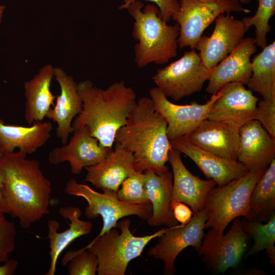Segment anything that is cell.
Listing matches in <instances>:
<instances>
[{
  "label": "cell",
  "mask_w": 275,
  "mask_h": 275,
  "mask_svg": "<svg viewBox=\"0 0 275 275\" xmlns=\"http://www.w3.org/2000/svg\"><path fill=\"white\" fill-rule=\"evenodd\" d=\"M170 207L175 218L181 224L185 225L192 217L193 211L186 204L182 202L175 200L171 201Z\"/></svg>",
  "instance_id": "36"
},
{
  "label": "cell",
  "mask_w": 275,
  "mask_h": 275,
  "mask_svg": "<svg viewBox=\"0 0 275 275\" xmlns=\"http://www.w3.org/2000/svg\"><path fill=\"white\" fill-rule=\"evenodd\" d=\"M167 128V121L150 97H142L126 124L118 130L115 142L132 154L136 171L159 175L169 171L166 163L172 147Z\"/></svg>",
  "instance_id": "3"
},
{
  "label": "cell",
  "mask_w": 275,
  "mask_h": 275,
  "mask_svg": "<svg viewBox=\"0 0 275 275\" xmlns=\"http://www.w3.org/2000/svg\"><path fill=\"white\" fill-rule=\"evenodd\" d=\"M256 50L255 38L243 39L232 52L210 70L206 92L212 95L225 85L232 82L246 85L252 75L251 57Z\"/></svg>",
  "instance_id": "20"
},
{
  "label": "cell",
  "mask_w": 275,
  "mask_h": 275,
  "mask_svg": "<svg viewBox=\"0 0 275 275\" xmlns=\"http://www.w3.org/2000/svg\"><path fill=\"white\" fill-rule=\"evenodd\" d=\"M10 213V211L4 193L3 179L0 173V214Z\"/></svg>",
  "instance_id": "38"
},
{
  "label": "cell",
  "mask_w": 275,
  "mask_h": 275,
  "mask_svg": "<svg viewBox=\"0 0 275 275\" xmlns=\"http://www.w3.org/2000/svg\"><path fill=\"white\" fill-rule=\"evenodd\" d=\"M263 99L275 101V42L263 49L252 61V75L246 84Z\"/></svg>",
  "instance_id": "27"
},
{
  "label": "cell",
  "mask_w": 275,
  "mask_h": 275,
  "mask_svg": "<svg viewBox=\"0 0 275 275\" xmlns=\"http://www.w3.org/2000/svg\"><path fill=\"white\" fill-rule=\"evenodd\" d=\"M122 201L135 204H151L145 188V176L143 172L136 171L122 183L117 193Z\"/></svg>",
  "instance_id": "32"
},
{
  "label": "cell",
  "mask_w": 275,
  "mask_h": 275,
  "mask_svg": "<svg viewBox=\"0 0 275 275\" xmlns=\"http://www.w3.org/2000/svg\"><path fill=\"white\" fill-rule=\"evenodd\" d=\"M198 250L200 256L215 272L224 273L239 264L246 246L243 223L236 218L229 231L219 238L209 229Z\"/></svg>",
  "instance_id": "12"
},
{
  "label": "cell",
  "mask_w": 275,
  "mask_h": 275,
  "mask_svg": "<svg viewBox=\"0 0 275 275\" xmlns=\"http://www.w3.org/2000/svg\"><path fill=\"white\" fill-rule=\"evenodd\" d=\"M54 67L50 64L42 67L33 77L23 84L25 96L24 117L30 125L42 121L53 105L56 97L50 90Z\"/></svg>",
  "instance_id": "24"
},
{
  "label": "cell",
  "mask_w": 275,
  "mask_h": 275,
  "mask_svg": "<svg viewBox=\"0 0 275 275\" xmlns=\"http://www.w3.org/2000/svg\"><path fill=\"white\" fill-rule=\"evenodd\" d=\"M3 153V152L2 149H1V147H0V157H1V155H2Z\"/></svg>",
  "instance_id": "41"
},
{
  "label": "cell",
  "mask_w": 275,
  "mask_h": 275,
  "mask_svg": "<svg viewBox=\"0 0 275 275\" xmlns=\"http://www.w3.org/2000/svg\"><path fill=\"white\" fill-rule=\"evenodd\" d=\"M50 122L40 121L28 127L5 124L0 119V147L3 152L19 151L31 154L44 145L50 137Z\"/></svg>",
  "instance_id": "25"
},
{
  "label": "cell",
  "mask_w": 275,
  "mask_h": 275,
  "mask_svg": "<svg viewBox=\"0 0 275 275\" xmlns=\"http://www.w3.org/2000/svg\"><path fill=\"white\" fill-rule=\"evenodd\" d=\"M214 21L211 35H202L195 47L203 64L210 70L238 46L248 31L242 20L229 13L221 14Z\"/></svg>",
  "instance_id": "13"
},
{
  "label": "cell",
  "mask_w": 275,
  "mask_h": 275,
  "mask_svg": "<svg viewBox=\"0 0 275 275\" xmlns=\"http://www.w3.org/2000/svg\"><path fill=\"white\" fill-rule=\"evenodd\" d=\"M245 232L251 234L254 244L246 254V257L265 250L270 263L275 265V214L273 213L265 224L256 220L243 223Z\"/></svg>",
  "instance_id": "29"
},
{
  "label": "cell",
  "mask_w": 275,
  "mask_h": 275,
  "mask_svg": "<svg viewBox=\"0 0 275 275\" xmlns=\"http://www.w3.org/2000/svg\"><path fill=\"white\" fill-rule=\"evenodd\" d=\"M5 8H6L5 6L0 5V26L2 22V19H3V14H4V12Z\"/></svg>",
  "instance_id": "39"
},
{
  "label": "cell",
  "mask_w": 275,
  "mask_h": 275,
  "mask_svg": "<svg viewBox=\"0 0 275 275\" xmlns=\"http://www.w3.org/2000/svg\"><path fill=\"white\" fill-rule=\"evenodd\" d=\"M54 77L60 88L56 103L48 112L46 118L57 124L56 134L63 144L68 142L70 134L73 132L72 122L82 109V102L77 90V83L73 77L62 68L54 67Z\"/></svg>",
  "instance_id": "18"
},
{
  "label": "cell",
  "mask_w": 275,
  "mask_h": 275,
  "mask_svg": "<svg viewBox=\"0 0 275 275\" xmlns=\"http://www.w3.org/2000/svg\"><path fill=\"white\" fill-rule=\"evenodd\" d=\"M77 90L82 109L73 121L74 130L86 126L100 146L113 148L118 130L136 105L134 90L122 81L104 89L88 79L78 83Z\"/></svg>",
  "instance_id": "2"
},
{
  "label": "cell",
  "mask_w": 275,
  "mask_h": 275,
  "mask_svg": "<svg viewBox=\"0 0 275 275\" xmlns=\"http://www.w3.org/2000/svg\"><path fill=\"white\" fill-rule=\"evenodd\" d=\"M130 224L129 219L120 221L116 228L96 236L82 249H88L97 256L98 275H124L129 263L141 256L147 244L171 228L161 229L151 235L135 236L130 230Z\"/></svg>",
  "instance_id": "6"
},
{
  "label": "cell",
  "mask_w": 275,
  "mask_h": 275,
  "mask_svg": "<svg viewBox=\"0 0 275 275\" xmlns=\"http://www.w3.org/2000/svg\"><path fill=\"white\" fill-rule=\"evenodd\" d=\"M181 153L173 147L169 153L173 172L171 201L188 205L195 214L203 209L207 194L217 184L212 179L202 180L191 173L184 164Z\"/></svg>",
  "instance_id": "19"
},
{
  "label": "cell",
  "mask_w": 275,
  "mask_h": 275,
  "mask_svg": "<svg viewBox=\"0 0 275 275\" xmlns=\"http://www.w3.org/2000/svg\"><path fill=\"white\" fill-rule=\"evenodd\" d=\"M85 169L86 181L102 190L117 192L122 182L136 172L132 154L116 144L105 158Z\"/></svg>",
  "instance_id": "22"
},
{
  "label": "cell",
  "mask_w": 275,
  "mask_h": 275,
  "mask_svg": "<svg viewBox=\"0 0 275 275\" xmlns=\"http://www.w3.org/2000/svg\"><path fill=\"white\" fill-rule=\"evenodd\" d=\"M20 151L4 152L0 157L4 193L10 211L20 227L28 229L49 212L51 183L40 162Z\"/></svg>",
  "instance_id": "1"
},
{
  "label": "cell",
  "mask_w": 275,
  "mask_h": 275,
  "mask_svg": "<svg viewBox=\"0 0 275 275\" xmlns=\"http://www.w3.org/2000/svg\"><path fill=\"white\" fill-rule=\"evenodd\" d=\"M239 128L230 123L206 119L186 136L201 149L237 160Z\"/></svg>",
  "instance_id": "21"
},
{
  "label": "cell",
  "mask_w": 275,
  "mask_h": 275,
  "mask_svg": "<svg viewBox=\"0 0 275 275\" xmlns=\"http://www.w3.org/2000/svg\"><path fill=\"white\" fill-rule=\"evenodd\" d=\"M173 148L190 158L208 179L224 185L245 175L249 170L236 159L219 156L192 144L187 136L170 140Z\"/></svg>",
  "instance_id": "16"
},
{
  "label": "cell",
  "mask_w": 275,
  "mask_h": 275,
  "mask_svg": "<svg viewBox=\"0 0 275 275\" xmlns=\"http://www.w3.org/2000/svg\"><path fill=\"white\" fill-rule=\"evenodd\" d=\"M219 91L220 96L208 112L207 119L230 123L239 127L255 120L259 98L243 84L230 82Z\"/></svg>",
  "instance_id": "15"
},
{
  "label": "cell",
  "mask_w": 275,
  "mask_h": 275,
  "mask_svg": "<svg viewBox=\"0 0 275 275\" xmlns=\"http://www.w3.org/2000/svg\"><path fill=\"white\" fill-rule=\"evenodd\" d=\"M136 0H124L118 8L119 10L126 9L131 3ZM155 4L158 8L161 18L167 22L175 16L179 8V0H145Z\"/></svg>",
  "instance_id": "35"
},
{
  "label": "cell",
  "mask_w": 275,
  "mask_h": 275,
  "mask_svg": "<svg viewBox=\"0 0 275 275\" xmlns=\"http://www.w3.org/2000/svg\"><path fill=\"white\" fill-rule=\"evenodd\" d=\"M241 4H249L251 2V0H239Z\"/></svg>",
  "instance_id": "40"
},
{
  "label": "cell",
  "mask_w": 275,
  "mask_h": 275,
  "mask_svg": "<svg viewBox=\"0 0 275 275\" xmlns=\"http://www.w3.org/2000/svg\"><path fill=\"white\" fill-rule=\"evenodd\" d=\"M237 160L249 171H264L275 158V139L253 120L239 130Z\"/></svg>",
  "instance_id": "17"
},
{
  "label": "cell",
  "mask_w": 275,
  "mask_h": 275,
  "mask_svg": "<svg viewBox=\"0 0 275 275\" xmlns=\"http://www.w3.org/2000/svg\"><path fill=\"white\" fill-rule=\"evenodd\" d=\"M16 233L15 224L0 214V265L10 259L15 250Z\"/></svg>",
  "instance_id": "33"
},
{
  "label": "cell",
  "mask_w": 275,
  "mask_h": 275,
  "mask_svg": "<svg viewBox=\"0 0 275 275\" xmlns=\"http://www.w3.org/2000/svg\"><path fill=\"white\" fill-rule=\"evenodd\" d=\"M255 120L275 139V101L262 99L257 103Z\"/></svg>",
  "instance_id": "34"
},
{
  "label": "cell",
  "mask_w": 275,
  "mask_h": 275,
  "mask_svg": "<svg viewBox=\"0 0 275 275\" xmlns=\"http://www.w3.org/2000/svg\"><path fill=\"white\" fill-rule=\"evenodd\" d=\"M113 149L100 146L98 141L84 126L74 130L69 141L50 151L48 160L53 164L68 162L71 173L78 175L83 169L101 161Z\"/></svg>",
  "instance_id": "14"
},
{
  "label": "cell",
  "mask_w": 275,
  "mask_h": 275,
  "mask_svg": "<svg viewBox=\"0 0 275 275\" xmlns=\"http://www.w3.org/2000/svg\"><path fill=\"white\" fill-rule=\"evenodd\" d=\"M63 265L67 263L69 275H95L97 273L98 260L88 249L68 252L62 259Z\"/></svg>",
  "instance_id": "31"
},
{
  "label": "cell",
  "mask_w": 275,
  "mask_h": 275,
  "mask_svg": "<svg viewBox=\"0 0 275 275\" xmlns=\"http://www.w3.org/2000/svg\"><path fill=\"white\" fill-rule=\"evenodd\" d=\"M149 93L155 108L167 121V136L170 141L187 135L206 119L221 92L218 91L212 94L204 104L193 101L186 105L171 102L157 87L151 88Z\"/></svg>",
  "instance_id": "11"
},
{
  "label": "cell",
  "mask_w": 275,
  "mask_h": 275,
  "mask_svg": "<svg viewBox=\"0 0 275 275\" xmlns=\"http://www.w3.org/2000/svg\"><path fill=\"white\" fill-rule=\"evenodd\" d=\"M264 171H249L224 185L212 188L204 204L207 216L204 229H210L219 238L224 235L228 225L235 218L243 216L249 222L255 220L249 199L254 185Z\"/></svg>",
  "instance_id": "5"
},
{
  "label": "cell",
  "mask_w": 275,
  "mask_h": 275,
  "mask_svg": "<svg viewBox=\"0 0 275 275\" xmlns=\"http://www.w3.org/2000/svg\"><path fill=\"white\" fill-rule=\"evenodd\" d=\"M274 13L275 0H258L255 14L242 19L247 30L252 25L255 26L256 45L262 49L267 46V35L270 31L269 22Z\"/></svg>",
  "instance_id": "30"
},
{
  "label": "cell",
  "mask_w": 275,
  "mask_h": 275,
  "mask_svg": "<svg viewBox=\"0 0 275 275\" xmlns=\"http://www.w3.org/2000/svg\"><path fill=\"white\" fill-rule=\"evenodd\" d=\"M207 218L204 209L194 214L185 225L172 227L159 237L158 242L148 251V255L164 262L163 273L172 275L175 273L174 263L178 255L188 246H193L197 251L204 237V230Z\"/></svg>",
  "instance_id": "10"
},
{
  "label": "cell",
  "mask_w": 275,
  "mask_h": 275,
  "mask_svg": "<svg viewBox=\"0 0 275 275\" xmlns=\"http://www.w3.org/2000/svg\"><path fill=\"white\" fill-rule=\"evenodd\" d=\"M64 191L70 196L81 197L87 202L85 210L87 218L102 217L103 226L97 237L116 228L118 221L124 217L136 215L147 221L152 214L151 204H135L124 202L118 198L117 191L104 189L100 193L87 185L78 183L75 179H71L67 182Z\"/></svg>",
  "instance_id": "7"
},
{
  "label": "cell",
  "mask_w": 275,
  "mask_h": 275,
  "mask_svg": "<svg viewBox=\"0 0 275 275\" xmlns=\"http://www.w3.org/2000/svg\"><path fill=\"white\" fill-rule=\"evenodd\" d=\"M179 3L173 20L179 27L177 42L180 48L195 49L203 32L221 14L251 11L239 0H179Z\"/></svg>",
  "instance_id": "8"
},
{
  "label": "cell",
  "mask_w": 275,
  "mask_h": 275,
  "mask_svg": "<svg viewBox=\"0 0 275 275\" xmlns=\"http://www.w3.org/2000/svg\"><path fill=\"white\" fill-rule=\"evenodd\" d=\"M126 9L134 19L132 35L138 41L134 49L138 67L151 63L164 64L176 57L179 34L177 23L168 24L155 5L144 6L140 0L130 3Z\"/></svg>",
  "instance_id": "4"
},
{
  "label": "cell",
  "mask_w": 275,
  "mask_h": 275,
  "mask_svg": "<svg viewBox=\"0 0 275 275\" xmlns=\"http://www.w3.org/2000/svg\"><path fill=\"white\" fill-rule=\"evenodd\" d=\"M255 220L266 222L275 209V158L254 185L249 199Z\"/></svg>",
  "instance_id": "28"
},
{
  "label": "cell",
  "mask_w": 275,
  "mask_h": 275,
  "mask_svg": "<svg viewBox=\"0 0 275 275\" xmlns=\"http://www.w3.org/2000/svg\"><path fill=\"white\" fill-rule=\"evenodd\" d=\"M59 213L64 218L70 221L69 228L62 232H58L60 224L56 219L48 222L47 238L49 241V252L50 263L46 275H54L57 261L62 252L75 239L90 233L92 231L93 224L90 221H83L80 218L81 211L77 207L66 206L59 210Z\"/></svg>",
  "instance_id": "23"
},
{
  "label": "cell",
  "mask_w": 275,
  "mask_h": 275,
  "mask_svg": "<svg viewBox=\"0 0 275 275\" xmlns=\"http://www.w3.org/2000/svg\"><path fill=\"white\" fill-rule=\"evenodd\" d=\"M17 260L10 259L8 261L0 265V275H12L18 266Z\"/></svg>",
  "instance_id": "37"
},
{
  "label": "cell",
  "mask_w": 275,
  "mask_h": 275,
  "mask_svg": "<svg viewBox=\"0 0 275 275\" xmlns=\"http://www.w3.org/2000/svg\"><path fill=\"white\" fill-rule=\"evenodd\" d=\"M145 188L148 198L152 206V214L147 220L149 225L158 227L162 225L171 227L178 222L170 209L173 174L170 171L157 175L150 171L144 172Z\"/></svg>",
  "instance_id": "26"
},
{
  "label": "cell",
  "mask_w": 275,
  "mask_h": 275,
  "mask_svg": "<svg viewBox=\"0 0 275 275\" xmlns=\"http://www.w3.org/2000/svg\"><path fill=\"white\" fill-rule=\"evenodd\" d=\"M210 71L195 49H191L178 60L157 69L152 79L166 97L179 101L200 92Z\"/></svg>",
  "instance_id": "9"
}]
</instances>
